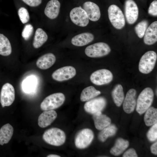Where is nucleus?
<instances>
[{
  "label": "nucleus",
  "mask_w": 157,
  "mask_h": 157,
  "mask_svg": "<svg viewBox=\"0 0 157 157\" xmlns=\"http://www.w3.org/2000/svg\"><path fill=\"white\" fill-rule=\"evenodd\" d=\"M60 6V3L58 0H50L46 5L44 14L51 19L56 18L59 14Z\"/></svg>",
  "instance_id": "nucleus-17"
},
{
  "label": "nucleus",
  "mask_w": 157,
  "mask_h": 157,
  "mask_svg": "<svg viewBox=\"0 0 157 157\" xmlns=\"http://www.w3.org/2000/svg\"><path fill=\"white\" fill-rule=\"evenodd\" d=\"M48 38L47 34L42 29L38 28L35 31L33 38V47L36 49L40 48L47 41Z\"/></svg>",
  "instance_id": "nucleus-23"
},
{
  "label": "nucleus",
  "mask_w": 157,
  "mask_h": 157,
  "mask_svg": "<svg viewBox=\"0 0 157 157\" xmlns=\"http://www.w3.org/2000/svg\"><path fill=\"white\" fill-rule=\"evenodd\" d=\"M94 138V133L91 129L88 128L83 129L77 133L75 137V145L78 149H85L90 144Z\"/></svg>",
  "instance_id": "nucleus-7"
},
{
  "label": "nucleus",
  "mask_w": 157,
  "mask_h": 157,
  "mask_svg": "<svg viewBox=\"0 0 157 157\" xmlns=\"http://www.w3.org/2000/svg\"><path fill=\"white\" fill-rule=\"evenodd\" d=\"M148 22L146 20H143L138 23L135 26V30L138 36L140 38L144 35L147 28Z\"/></svg>",
  "instance_id": "nucleus-30"
},
{
  "label": "nucleus",
  "mask_w": 157,
  "mask_h": 157,
  "mask_svg": "<svg viewBox=\"0 0 157 157\" xmlns=\"http://www.w3.org/2000/svg\"><path fill=\"white\" fill-rule=\"evenodd\" d=\"M29 80L26 82L24 86V90L26 92H29L31 91L32 88L33 87L34 81H33V79H30Z\"/></svg>",
  "instance_id": "nucleus-37"
},
{
  "label": "nucleus",
  "mask_w": 157,
  "mask_h": 157,
  "mask_svg": "<svg viewBox=\"0 0 157 157\" xmlns=\"http://www.w3.org/2000/svg\"><path fill=\"white\" fill-rule=\"evenodd\" d=\"M101 130L98 135V138L101 141L104 142L108 137L116 133L117 128L115 125L110 124Z\"/></svg>",
  "instance_id": "nucleus-29"
},
{
  "label": "nucleus",
  "mask_w": 157,
  "mask_h": 157,
  "mask_svg": "<svg viewBox=\"0 0 157 157\" xmlns=\"http://www.w3.org/2000/svg\"><path fill=\"white\" fill-rule=\"evenodd\" d=\"M112 96L116 105L120 106L124 98L123 88L121 84H118L115 87L112 92Z\"/></svg>",
  "instance_id": "nucleus-26"
},
{
  "label": "nucleus",
  "mask_w": 157,
  "mask_h": 157,
  "mask_svg": "<svg viewBox=\"0 0 157 157\" xmlns=\"http://www.w3.org/2000/svg\"><path fill=\"white\" fill-rule=\"evenodd\" d=\"M76 74L75 68L67 66L59 68L54 71L52 74V78L58 81L62 82L68 80L74 77Z\"/></svg>",
  "instance_id": "nucleus-11"
},
{
  "label": "nucleus",
  "mask_w": 157,
  "mask_h": 157,
  "mask_svg": "<svg viewBox=\"0 0 157 157\" xmlns=\"http://www.w3.org/2000/svg\"><path fill=\"white\" fill-rule=\"evenodd\" d=\"M154 96L153 91L150 88H146L142 91L136 102V110L139 114H143L150 107Z\"/></svg>",
  "instance_id": "nucleus-1"
},
{
  "label": "nucleus",
  "mask_w": 157,
  "mask_h": 157,
  "mask_svg": "<svg viewBox=\"0 0 157 157\" xmlns=\"http://www.w3.org/2000/svg\"><path fill=\"white\" fill-rule=\"evenodd\" d=\"M47 157H60V156L56 154H51L47 156Z\"/></svg>",
  "instance_id": "nucleus-39"
},
{
  "label": "nucleus",
  "mask_w": 157,
  "mask_h": 157,
  "mask_svg": "<svg viewBox=\"0 0 157 157\" xmlns=\"http://www.w3.org/2000/svg\"><path fill=\"white\" fill-rule=\"evenodd\" d=\"M72 22L75 24L81 27L86 26L89 22V19L85 11L80 7L73 8L69 14Z\"/></svg>",
  "instance_id": "nucleus-10"
},
{
  "label": "nucleus",
  "mask_w": 157,
  "mask_h": 157,
  "mask_svg": "<svg viewBox=\"0 0 157 157\" xmlns=\"http://www.w3.org/2000/svg\"><path fill=\"white\" fill-rule=\"evenodd\" d=\"M157 58L156 53L154 51L146 52L141 58L139 64V71L141 73L147 74L154 69Z\"/></svg>",
  "instance_id": "nucleus-3"
},
{
  "label": "nucleus",
  "mask_w": 157,
  "mask_h": 157,
  "mask_svg": "<svg viewBox=\"0 0 157 157\" xmlns=\"http://www.w3.org/2000/svg\"><path fill=\"white\" fill-rule=\"evenodd\" d=\"M144 121L147 126H152L157 122V109L154 107H150L146 111Z\"/></svg>",
  "instance_id": "nucleus-28"
},
{
  "label": "nucleus",
  "mask_w": 157,
  "mask_h": 157,
  "mask_svg": "<svg viewBox=\"0 0 157 157\" xmlns=\"http://www.w3.org/2000/svg\"><path fill=\"white\" fill-rule=\"evenodd\" d=\"M33 31V28L31 24H28L24 26L22 32V37L25 40H28L32 35Z\"/></svg>",
  "instance_id": "nucleus-32"
},
{
  "label": "nucleus",
  "mask_w": 157,
  "mask_h": 157,
  "mask_svg": "<svg viewBox=\"0 0 157 157\" xmlns=\"http://www.w3.org/2000/svg\"><path fill=\"white\" fill-rule=\"evenodd\" d=\"M101 93L100 91L96 90L92 86L87 87L81 92L80 99L81 101H88L97 96Z\"/></svg>",
  "instance_id": "nucleus-25"
},
{
  "label": "nucleus",
  "mask_w": 157,
  "mask_h": 157,
  "mask_svg": "<svg viewBox=\"0 0 157 157\" xmlns=\"http://www.w3.org/2000/svg\"><path fill=\"white\" fill-rule=\"evenodd\" d=\"M128 141L122 138H118L116 140L115 145L110 150V153L117 156L122 153L128 147Z\"/></svg>",
  "instance_id": "nucleus-24"
},
{
  "label": "nucleus",
  "mask_w": 157,
  "mask_h": 157,
  "mask_svg": "<svg viewBox=\"0 0 157 157\" xmlns=\"http://www.w3.org/2000/svg\"><path fill=\"white\" fill-rule=\"evenodd\" d=\"M148 13L150 15L157 16V1H153L150 4L148 10Z\"/></svg>",
  "instance_id": "nucleus-34"
},
{
  "label": "nucleus",
  "mask_w": 157,
  "mask_h": 157,
  "mask_svg": "<svg viewBox=\"0 0 157 157\" xmlns=\"http://www.w3.org/2000/svg\"><path fill=\"white\" fill-rule=\"evenodd\" d=\"M15 99V90L13 86L9 83L2 86L0 94V101L3 107L11 105Z\"/></svg>",
  "instance_id": "nucleus-9"
},
{
  "label": "nucleus",
  "mask_w": 157,
  "mask_h": 157,
  "mask_svg": "<svg viewBox=\"0 0 157 157\" xmlns=\"http://www.w3.org/2000/svg\"><path fill=\"white\" fill-rule=\"evenodd\" d=\"M28 5L32 7H35L40 5L42 0H22Z\"/></svg>",
  "instance_id": "nucleus-35"
},
{
  "label": "nucleus",
  "mask_w": 157,
  "mask_h": 157,
  "mask_svg": "<svg viewBox=\"0 0 157 157\" xmlns=\"http://www.w3.org/2000/svg\"><path fill=\"white\" fill-rule=\"evenodd\" d=\"M56 61L55 55L52 53H48L39 58L36 61V65L41 69H46L51 67Z\"/></svg>",
  "instance_id": "nucleus-19"
},
{
  "label": "nucleus",
  "mask_w": 157,
  "mask_h": 157,
  "mask_svg": "<svg viewBox=\"0 0 157 157\" xmlns=\"http://www.w3.org/2000/svg\"><path fill=\"white\" fill-rule=\"evenodd\" d=\"M113 76L112 72L106 69H101L93 72L90 75V79L94 84L101 85L108 84L113 80Z\"/></svg>",
  "instance_id": "nucleus-8"
},
{
  "label": "nucleus",
  "mask_w": 157,
  "mask_h": 157,
  "mask_svg": "<svg viewBox=\"0 0 157 157\" xmlns=\"http://www.w3.org/2000/svg\"><path fill=\"white\" fill-rule=\"evenodd\" d=\"M12 51L9 40L6 36L0 33V55L7 56L11 54Z\"/></svg>",
  "instance_id": "nucleus-27"
},
{
  "label": "nucleus",
  "mask_w": 157,
  "mask_h": 157,
  "mask_svg": "<svg viewBox=\"0 0 157 157\" xmlns=\"http://www.w3.org/2000/svg\"><path fill=\"white\" fill-rule=\"evenodd\" d=\"M65 99V96L62 93L52 94L43 100L40 104V108L43 111L53 110L60 106L63 104Z\"/></svg>",
  "instance_id": "nucleus-4"
},
{
  "label": "nucleus",
  "mask_w": 157,
  "mask_h": 157,
  "mask_svg": "<svg viewBox=\"0 0 157 157\" xmlns=\"http://www.w3.org/2000/svg\"><path fill=\"white\" fill-rule=\"evenodd\" d=\"M106 104V99L103 97H99L87 101L84 104V108L87 112L93 114L101 111L104 108Z\"/></svg>",
  "instance_id": "nucleus-12"
},
{
  "label": "nucleus",
  "mask_w": 157,
  "mask_h": 157,
  "mask_svg": "<svg viewBox=\"0 0 157 157\" xmlns=\"http://www.w3.org/2000/svg\"><path fill=\"white\" fill-rule=\"evenodd\" d=\"M151 152L155 155L157 154V142H156L152 144L150 148Z\"/></svg>",
  "instance_id": "nucleus-38"
},
{
  "label": "nucleus",
  "mask_w": 157,
  "mask_h": 157,
  "mask_svg": "<svg viewBox=\"0 0 157 157\" xmlns=\"http://www.w3.org/2000/svg\"><path fill=\"white\" fill-rule=\"evenodd\" d=\"M123 157H137L138 155L135 150L131 148L126 151L123 155Z\"/></svg>",
  "instance_id": "nucleus-36"
},
{
  "label": "nucleus",
  "mask_w": 157,
  "mask_h": 157,
  "mask_svg": "<svg viewBox=\"0 0 157 157\" xmlns=\"http://www.w3.org/2000/svg\"><path fill=\"white\" fill-rule=\"evenodd\" d=\"M42 138L44 141L49 144L59 146L65 142L66 135L64 131L61 129L52 128L44 132Z\"/></svg>",
  "instance_id": "nucleus-2"
},
{
  "label": "nucleus",
  "mask_w": 157,
  "mask_h": 157,
  "mask_svg": "<svg viewBox=\"0 0 157 157\" xmlns=\"http://www.w3.org/2000/svg\"><path fill=\"white\" fill-rule=\"evenodd\" d=\"M93 119L96 129L101 130L110 124V118L105 115L102 114L101 111L93 114Z\"/></svg>",
  "instance_id": "nucleus-21"
},
{
  "label": "nucleus",
  "mask_w": 157,
  "mask_h": 157,
  "mask_svg": "<svg viewBox=\"0 0 157 157\" xmlns=\"http://www.w3.org/2000/svg\"><path fill=\"white\" fill-rule=\"evenodd\" d=\"M136 91L134 89H130L124 100L123 109L125 112L130 113L133 111L136 104Z\"/></svg>",
  "instance_id": "nucleus-14"
},
{
  "label": "nucleus",
  "mask_w": 157,
  "mask_h": 157,
  "mask_svg": "<svg viewBox=\"0 0 157 157\" xmlns=\"http://www.w3.org/2000/svg\"><path fill=\"white\" fill-rule=\"evenodd\" d=\"M157 41V21L153 22L147 28L144 35V42L147 45H151Z\"/></svg>",
  "instance_id": "nucleus-18"
},
{
  "label": "nucleus",
  "mask_w": 157,
  "mask_h": 157,
  "mask_svg": "<svg viewBox=\"0 0 157 157\" xmlns=\"http://www.w3.org/2000/svg\"><path fill=\"white\" fill-rule=\"evenodd\" d=\"M94 36L89 32H85L77 35L71 40L72 44L75 46L81 47L85 45L92 42Z\"/></svg>",
  "instance_id": "nucleus-20"
},
{
  "label": "nucleus",
  "mask_w": 157,
  "mask_h": 157,
  "mask_svg": "<svg viewBox=\"0 0 157 157\" xmlns=\"http://www.w3.org/2000/svg\"><path fill=\"white\" fill-rule=\"evenodd\" d=\"M18 14L23 24H25L29 21L30 19L29 14L27 9L25 7L20 8L18 10Z\"/></svg>",
  "instance_id": "nucleus-31"
},
{
  "label": "nucleus",
  "mask_w": 157,
  "mask_h": 157,
  "mask_svg": "<svg viewBox=\"0 0 157 157\" xmlns=\"http://www.w3.org/2000/svg\"><path fill=\"white\" fill-rule=\"evenodd\" d=\"M125 14L126 20L129 24L135 23L138 19L139 10L133 0H126L125 3Z\"/></svg>",
  "instance_id": "nucleus-13"
},
{
  "label": "nucleus",
  "mask_w": 157,
  "mask_h": 157,
  "mask_svg": "<svg viewBox=\"0 0 157 157\" xmlns=\"http://www.w3.org/2000/svg\"><path fill=\"white\" fill-rule=\"evenodd\" d=\"M13 128L9 123L3 125L0 129V145L8 143L11 139L13 132Z\"/></svg>",
  "instance_id": "nucleus-22"
},
{
  "label": "nucleus",
  "mask_w": 157,
  "mask_h": 157,
  "mask_svg": "<svg viewBox=\"0 0 157 157\" xmlns=\"http://www.w3.org/2000/svg\"><path fill=\"white\" fill-rule=\"evenodd\" d=\"M83 8L90 20L95 22L100 19L101 13L99 8L96 3L90 1H86L83 3Z\"/></svg>",
  "instance_id": "nucleus-15"
},
{
  "label": "nucleus",
  "mask_w": 157,
  "mask_h": 157,
  "mask_svg": "<svg viewBox=\"0 0 157 157\" xmlns=\"http://www.w3.org/2000/svg\"><path fill=\"white\" fill-rule=\"evenodd\" d=\"M147 137L151 141H154L157 138V123L152 125L148 131L147 134Z\"/></svg>",
  "instance_id": "nucleus-33"
},
{
  "label": "nucleus",
  "mask_w": 157,
  "mask_h": 157,
  "mask_svg": "<svg viewBox=\"0 0 157 157\" xmlns=\"http://www.w3.org/2000/svg\"><path fill=\"white\" fill-rule=\"evenodd\" d=\"M57 117V113L53 110L44 111L38 117V125L41 128L46 127L50 125Z\"/></svg>",
  "instance_id": "nucleus-16"
},
{
  "label": "nucleus",
  "mask_w": 157,
  "mask_h": 157,
  "mask_svg": "<svg viewBox=\"0 0 157 157\" xmlns=\"http://www.w3.org/2000/svg\"><path fill=\"white\" fill-rule=\"evenodd\" d=\"M111 51L109 46L104 42L95 43L87 47L85 50L86 55L91 58H98L108 54Z\"/></svg>",
  "instance_id": "nucleus-6"
},
{
  "label": "nucleus",
  "mask_w": 157,
  "mask_h": 157,
  "mask_svg": "<svg viewBox=\"0 0 157 157\" xmlns=\"http://www.w3.org/2000/svg\"><path fill=\"white\" fill-rule=\"evenodd\" d=\"M109 19L113 26L117 29L122 28L125 25V19L120 9L115 4L111 5L108 9Z\"/></svg>",
  "instance_id": "nucleus-5"
}]
</instances>
